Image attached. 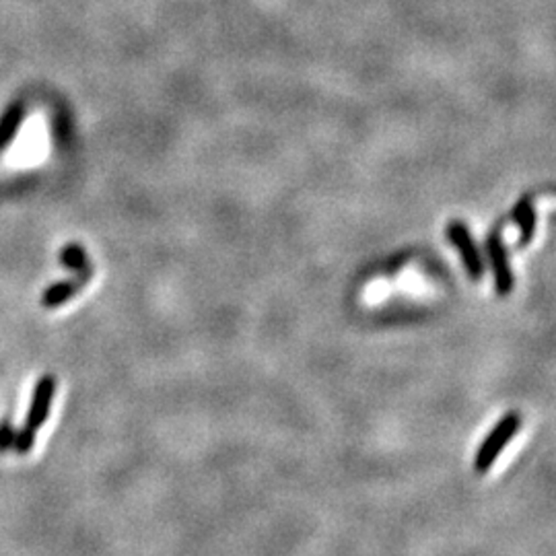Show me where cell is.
<instances>
[{
  "mask_svg": "<svg viewBox=\"0 0 556 556\" xmlns=\"http://www.w3.org/2000/svg\"><path fill=\"white\" fill-rule=\"evenodd\" d=\"M15 435H17V431L11 420L9 418L0 420V454L12 449V445H15Z\"/></svg>",
  "mask_w": 556,
  "mask_h": 556,
  "instance_id": "obj_10",
  "label": "cell"
},
{
  "mask_svg": "<svg viewBox=\"0 0 556 556\" xmlns=\"http://www.w3.org/2000/svg\"><path fill=\"white\" fill-rule=\"evenodd\" d=\"M34 445H36V433L34 431H29V429H23L21 431H17V435H15V445H12V448H15V451L19 456H28L31 449H34Z\"/></svg>",
  "mask_w": 556,
  "mask_h": 556,
  "instance_id": "obj_9",
  "label": "cell"
},
{
  "mask_svg": "<svg viewBox=\"0 0 556 556\" xmlns=\"http://www.w3.org/2000/svg\"><path fill=\"white\" fill-rule=\"evenodd\" d=\"M56 393V379L52 375H44V377L36 384L34 396H31V404L25 417V429L37 433L46 423L52 410V402H54Z\"/></svg>",
  "mask_w": 556,
  "mask_h": 556,
  "instance_id": "obj_3",
  "label": "cell"
},
{
  "mask_svg": "<svg viewBox=\"0 0 556 556\" xmlns=\"http://www.w3.org/2000/svg\"><path fill=\"white\" fill-rule=\"evenodd\" d=\"M520 426L521 417L517 415V412H509V415H505L499 423H496L495 429L488 433L481 448H478V454L474 457V470L478 474H487V472L493 468L496 457H499L501 451L511 443V439L517 435Z\"/></svg>",
  "mask_w": 556,
  "mask_h": 556,
  "instance_id": "obj_1",
  "label": "cell"
},
{
  "mask_svg": "<svg viewBox=\"0 0 556 556\" xmlns=\"http://www.w3.org/2000/svg\"><path fill=\"white\" fill-rule=\"evenodd\" d=\"M448 237H449V242L460 250L462 262L468 276L472 278V281H481L484 274V264H482L481 254H478V248H476L474 239H472L470 235L468 227H465V225L460 221H451L448 227Z\"/></svg>",
  "mask_w": 556,
  "mask_h": 556,
  "instance_id": "obj_2",
  "label": "cell"
},
{
  "mask_svg": "<svg viewBox=\"0 0 556 556\" xmlns=\"http://www.w3.org/2000/svg\"><path fill=\"white\" fill-rule=\"evenodd\" d=\"M487 250L490 258V266L495 273V289L499 297H507L513 290V273H511V264L507 256V248L503 243L499 233H490L487 239Z\"/></svg>",
  "mask_w": 556,
  "mask_h": 556,
  "instance_id": "obj_4",
  "label": "cell"
},
{
  "mask_svg": "<svg viewBox=\"0 0 556 556\" xmlns=\"http://www.w3.org/2000/svg\"><path fill=\"white\" fill-rule=\"evenodd\" d=\"M513 221L520 227V248L532 242L536 231V210L529 198H521L513 209Z\"/></svg>",
  "mask_w": 556,
  "mask_h": 556,
  "instance_id": "obj_7",
  "label": "cell"
},
{
  "mask_svg": "<svg viewBox=\"0 0 556 556\" xmlns=\"http://www.w3.org/2000/svg\"><path fill=\"white\" fill-rule=\"evenodd\" d=\"M23 114L25 109L21 103H11V106L6 107L4 115L0 118V151H3L4 147H9L11 140L15 139L17 131L21 128Z\"/></svg>",
  "mask_w": 556,
  "mask_h": 556,
  "instance_id": "obj_8",
  "label": "cell"
},
{
  "mask_svg": "<svg viewBox=\"0 0 556 556\" xmlns=\"http://www.w3.org/2000/svg\"><path fill=\"white\" fill-rule=\"evenodd\" d=\"M83 284L85 282H83L79 276L73 278V281H60V282L50 284L42 295V306L48 309L64 306V303L70 301L76 293H79V290L83 289Z\"/></svg>",
  "mask_w": 556,
  "mask_h": 556,
  "instance_id": "obj_5",
  "label": "cell"
},
{
  "mask_svg": "<svg viewBox=\"0 0 556 556\" xmlns=\"http://www.w3.org/2000/svg\"><path fill=\"white\" fill-rule=\"evenodd\" d=\"M60 264H64L68 270H73V273L79 276L83 282H89V278H91L93 274L85 250H83L79 243L64 245V250L60 251Z\"/></svg>",
  "mask_w": 556,
  "mask_h": 556,
  "instance_id": "obj_6",
  "label": "cell"
}]
</instances>
